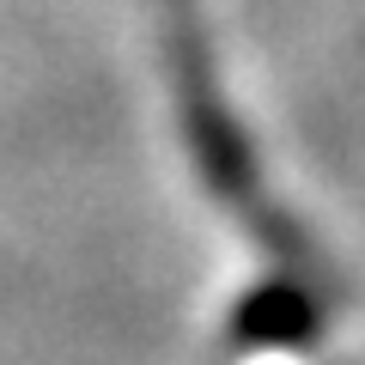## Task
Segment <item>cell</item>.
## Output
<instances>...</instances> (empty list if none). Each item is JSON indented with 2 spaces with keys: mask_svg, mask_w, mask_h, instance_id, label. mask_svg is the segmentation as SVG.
I'll use <instances>...</instances> for the list:
<instances>
[{
  "mask_svg": "<svg viewBox=\"0 0 365 365\" xmlns=\"http://www.w3.org/2000/svg\"><path fill=\"white\" fill-rule=\"evenodd\" d=\"M182 116H189V146H195L201 170H207L220 201H256V153H250L244 128L225 116L220 91L207 86V67L182 61Z\"/></svg>",
  "mask_w": 365,
  "mask_h": 365,
  "instance_id": "cell-1",
  "label": "cell"
},
{
  "mask_svg": "<svg viewBox=\"0 0 365 365\" xmlns=\"http://www.w3.org/2000/svg\"><path fill=\"white\" fill-rule=\"evenodd\" d=\"M323 335V311L299 280H262L232 311V341L244 347H311Z\"/></svg>",
  "mask_w": 365,
  "mask_h": 365,
  "instance_id": "cell-2",
  "label": "cell"
}]
</instances>
